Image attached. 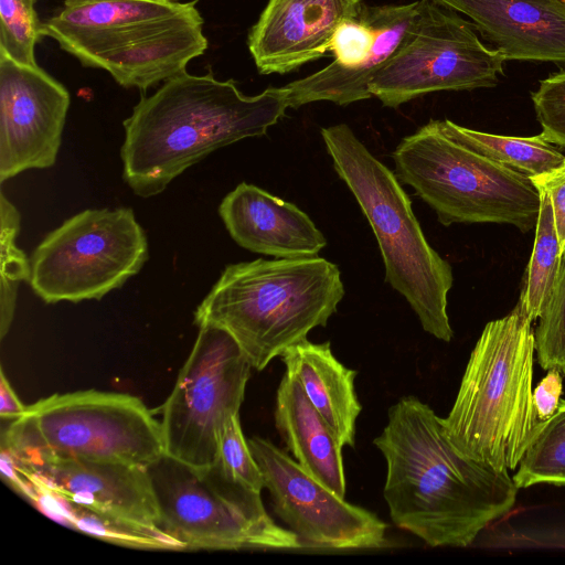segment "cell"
Segmentation results:
<instances>
[{"label":"cell","instance_id":"33","mask_svg":"<svg viewBox=\"0 0 565 565\" xmlns=\"http://www.w3.org/2000/svg\"><path fill=\"white\" fill-rule=\"evenodd\" d=\"M25 406L15 392L10 382L7 380L3 369L0 372V416L2 419L15 420L26 413Z\"/></svg>","mask_w":565,"mask_h":565},{"label":"cell","instance_id":"29","mask_svg":"<svg viewBox=\"0 0 565 565\" xmlns=\"http://www.w3.org/2000/svg\"><path fill=\"white\" fill-rule=\"evenodd\" d=\"M214 465L228 478L262 492L265 488L263 473L245 439L239 414L231 416L224 424L217 440Z\"/></svg>","mask_w":565,"mask_h":565},{"label":"cell","instance_id":"27","mask_svg":"<svg viewBox=\"0 0 565 565\" xmlns=\"http://www.w3.org/2000/svg\"><path fill=\"white\" fill-rule=\"evenodd\" d=\"M34 3L35 0H0V53L29 66H38L35 45L47 36Z\"/></svg>","mask_w":565,"mask_h":565},{"label":"cell","instance_id":"22","mask_svg":"<svg viewBox=\"0 0 565 565\" xmlns=\"http://www.w3.org/2000/svg\"><path fill=\"white\" fill-rule=\"evenodd\" d=\"M29 501L57 522L116 545L142 550H185L179 540L160 526L97 512L36 488L32 489Z\"/></svg>","mask_w":565,"mask_h":565},{"label":"cell","instance_id":"11","mask_svg":"<svg viewBox=\"0 0 565 565\" xmlns=\"http://www.w3.org/2000/svg\"><path fill=\"white\" fill-rule=\"evenodd\" d=\"M253 366L225 330L199 327L196 340L162 405L164 456L203 470L214 465L226 420L239 414Z\"/></svg>","mask_w":565,"mask_h":565},{"label":"cell","instance_id":"13","mask_svg":"<svg viewBox=\"0 0 565 565\" xmlns=\"http://www.w3.org/2000/svg\"><path fill=\"white\" fill-rule=\"evenodd\" d=\"M248 445L274 512L302 546L334 551L385 546L387 524L376 514L332 492L270 440L254 436Z\"/></svg>","mask_w":565,"mask_h":565},{"label":"cell","instance_id":"1","mask_svg":"<svg viewBox=\"0 0 565 565\" xmlns=\"http://www.w3.org/2000/svg\"><path fill=\"white\" fill-rule=\"evenodd\" d=\"M387 415L373 443L386 461L383 494L397 527L431 547H465L514 507L509 470L461 455L429 405L404 396Z\"/></svg>","mask_w":565,"mask_h":565},{"label":"cell","instance_id":"18","mask_svg":"<svg viewBox=\"0 0 565 565\" xmlns=\"http://www.w3.org/2000/svg\"><path fill=\"white\" fill-rule=\"evenodd\" d=\"M471 19L505 61L565 63L563 0H433Z\"/></svg>","mask_w":565,"mask_h":565},{"label":"cell","instance_id":"30","mask_svg":"<svg viewBox=\"0 0 565 565\" xmlns=\"http://www.w3.org/2000/svg\"><path fill=\"white\" fill-rule=\"evenodd\" d=\"M532 102L543 137L565 148V71L541 81Z\"/></svg>","mask_w":565,"mask_h":565},{"label":"cell","instance_id":"5","mask_svg":"<svg viewBox=\"0 0 565 565\" xmlns=\"http://www.w3.org/2000/svg\"><path fill=\"white\" fill-rule=\"evenodd\" d=\"M535 331L518 306L483 328L455 403L441 418L465 457L497 470H515L541 420L533 404Z\"/></svg>","mask_w":565,"mask_h":565},{"label":"cell","instance_id":"15","mask_svg":"<svg viewBox=\"0 0 565 565\" xmlns=\"http://www.w3.org/2000/svg\"><path fill=\"white\" fill-rule=\"evenodd\" d=\"M71 96L38 66L0 53V181L54 166Z\"/></svg>","mask_w":565,"mask_h":565},{"label":"cell","instance_id":"23","mask_svg":"<svg viewBox=\"0 0 565 565\" xmlns=\"http://www.w3.org/2000/svg\"><path fill=\"white\" fill-rule=\"evenodd\" d=\"M440 130L470 150L527 178L558 168L565 156L542 134L533 137L501 136L437 120Z\"/></svg>","mask_w":565,"mask_h":565},{"label":"cell","instance_id":"14","mask_svg":"<svg viewBox=\"0 0 565 565\" xmlns=\"http://www.w3.org/2000/svg\"><path fill=\"white\" fill-rule=\"evenodd\" d=\"M419 7L361 6L344 20L330 42L334 61L284 86L289 108L327 100L343 106L372 97L370 83L398 50Z\"/></svg>","mask_w":565,"mask_h":565},{"label":"cell","instance_id":"16","mask_svg":"<svg viewBox=\"0 0 565 565\" xmlns=\"http://www.w3.org/2000/svg\"><path fill=\"white\" fill-rule=\"evenodd\" d=\"M1 459L36 488L90 510L147 525L160 524V508L147 468L114 462L17 454L1 445Z\"/></svg>","mask_w":565,"mask_h":565},{"label":"cell","instance_id":"20","mask_svg":"<svg viewBox=\"0 0 565 565\" xmlns=\"http://www.w3.org/2000/svg\"><path fill=\"white\" fill-rule=\"evenodd\" d=\"M274 418L286 448L300 467L344 498L343 447L310 403L299 381L287 372L277 388Z\"/></svg>","mask_w":565,"mask_h":565},{"label":"cell","instance_id":"4","mask_svg":"<svg viewBox=\"0 0 565 565\" xmlns=\"http://www.w3.org/2000/svg\"><path fill=\"white\" fill-rule=\"evenodd\" d=\"M194 1L62 0L47 36L83 66L146 90L185 71L209 45Z\"/></svg>","mask_w":565,"mask_h":565},{"label":"cell","instance_id":"19","mask_svg":"<svg viewBox=\"0 0 565 565\" xmlns=\"http://www.w3.org/2000/svg\"><path fill=\"white\" fill-rule=\"evenodd\" d=\"M218 213L231 237L253 253L312 257L327 245L305 212L253 184L239 183L223 199Z\"/></svg>","mask_w":565,"mask_h":565},{"label":"cell","instance_id":"8","mask_svg":"<svg viewBox=\"0 0 565 565\" xmlns=\"http://www.w3.org/2000/svg\"><path fill=\"white\" fill-rule=\"evenodd\" d=\"M1 445L17 454L145 468L164 456L160 422L141 399L96 390L29 405L2 433Z\"/></svg>","mask_w":565,"mask_h":565},{"label":"cell","instance_id":"2","mask_svg":"<svg viewBox=\"0 0 565 565\" xmlns=\"http://www.w3.org/2000/svg\"><path fill=\"white\" fill-rule=\"evenodd\" d=\"M287 108L284 86L247 96L233 79L184 71L142 96L124 120L122 178L138 196H154L213 151L266 135Z\"/></svg>","mask_w":565,"mask_h":565},{"label":"cell","instance_id":"7","mask_svg":"<svg viewBox=\"0 0 565 565\" xmlns=\"http://www.w3.org/2000/svg\"><path fill=\"white\" fill-rule=\"evenodd\" d=\"M392 157L398 180L445 226L497 223L521 232L536 226L541 198L530 178L451 139L436 119L403 138Z\"/></svg>","mask_w":565,"mask_h":565},{"label":"cell","instance_id":"32","mask_svg":"<svg viewBox=\"0 0 565 565\" xmlns=\"http://www.w3.org/2000/svg\"><path fill=\"white\" fill-rule=\"evenodd\" d=\"M563 392V374L550 370L533 391V404L537 418L544 422L556 412Z\"/></svg>","mask_w":565,"mask_h":565},{"label":"cell","instance_id":"34","mask_svg":"<svg viewBox=\"0 0 565 565\" xmlns=\"http://www.w3.org/2000/svg\"><path fill=\"white\" fill-rule=\"evenodd\" d=\"M565 2V0H563Z\"/></svg>","mask_w":565,"mask_h":565},{"label":"cell","instance_id":"24","mask_svg":"<svg viewBox=\"0 0 565 565\" xmlns=\"http://www.w3.org/2000/svg\"><path fill=\"white\" fill-rule=\"evenodd\" d=\"M537 191L541 204L534 245L516 305L532 323L544 311L563 262L550 196L542 190Z\"/></svg>","mask_w":565,"mask_h":565},{"label":"cell","instance_id":"31","mask_svg":"<svg viewBox=\"0 0 565 565\" xmlns=\"http://www.w3.org/2000/svg\"><path fill=\"white\" fill-rule=\"evenodd\" d=\"M537 190L550 196L561 254H565V162L548 172L531 177Z\"/></svg>","mask_w":565,"mask_h":565},{"label":"cell","instance_id":"6","mask_svg":"<svg viewBox=\"0 0 565 565\" xmlns=\"http://www.w3.org/2000/svg\"><path fill=\"white\" fill-rule=\"evenodd\" d=\"M340 179L353 193L380 246L385 280L405 297L427 333L449 342L450 264L427 242L395 172L379 161L345 124L321 129Z\"/></svg>","mask_w":565,"mask_h":565},{"label":"cell","instance_id":"26","mask_svg":"<svg viewBox=\"0 0 565 565\" xmlns=\"http://www.w3.org/2000/svg\"><path fill=\"white\" fill-rule=\"evenodd\" d=\"M1 292H0V338L6 337L14 317L18 286L30 281L31 263L21 250L15 239L20 231V214L17 207L1 192Z\"/></svg>","mask_w":565,"mask_h":565},{"label":"cell","instance_id":"10","mask_svg":"<svg viewBox=\"0 0 565 565\" xmlns=\"http://www.w3.org/2000/svg\"><path fill=\"white\" fill-rule=\"evenodd\" d=\"M147 259V236L131 209L85 210L34 249L30 284L46 303L99 300L138 274Z\"/></svg>","mask_w":565,"mask_h":565},{"label":"cell","instance_id":"21","mask_svg":"<svg viewBox=\"0 0 565 565\" xmlns=\"http://www.w3.org/2000/svg\"><path fill=\"white\" fill-rule=\"evenodd\" d=\"M280 356L286 372L299 381L339 444L354 447L356 419L362 411L354 387L358 372L333 355L329 342L313 343L303 339Z\"/></svg>","mask_w":565,"mask_h":565},{"label":"cell","instance_id":"9","mask_svg":"<svg viewBox=\"0 0 565 565\" xmlns=\"http://www.w3.org/2000/svg\"><path fill=\"white\" fill-rule=\"evenodd\" d=\"M160 508L159 526L185 550H298V536L277 524L260 492L215 465L198 470L167 456L147 467Z\"/></svg>","mask_w":565,"mask_h":565},{"label":"cell","instance_id":"25","mask_svg":"<svg viewBox=\"0 0 565 565\" xmlns=\"http://www.w3.org/2000/svg\"><path fill=\"white\" fill-rule=\"evenodd\" d=\"M512 478L519 489L537 483L565 486V401L541 422Z\"/></svg>","mask_w":565,"mask_h":565},{"label":"cell","instance_id":"17","mask_svg":"<svg viewBox=\"0 0 565 565\" xmlns=\"http://www.w3.org/2000/svg\"><path fill=\"white\" fill-rule=\"evenodd\" d=\"M362 0H269L247 44L260 74H285L329 51L339 25Z\"/></svg>","mask_w":565,"mask_h":565},{"label":"cell","instance_id":"3","mask_svg":"<svg viewBox=\"0 0 565 565\" xmlns=\"http://www.w3.org/2000/svg\"><path fill=\"white\" fill-rule=\"evenodd\" d=\"M343 296L340 269L326 258H258L225 267L194 323L228 332L263 371L313 328L326 327Z\"/></svg>","mask_w":565,"mask_h":565},{"label":"cell","instance_id":"12","mask_svg":"<svg viewBox=\"0 0 565 565\" xmlns=\"http://www.w3.org/2000/svg\"><path fill=\"white\" fill-rule=\"evenodd\" d=\"M475 29L456 11L419 0L398 50L370 83L372 96L396 108L428 93L495 86L505 60Z\"/></svg>","mask_w":565,"mask_h":565},{"label":"cell","instance_id":"28","mask_svg":"<svg viewBox=\"0 0 565 565\" xmlns=\"http://www.w3.org/2000/svg\"><path fill=\"white\" fill-rule=\"evenodd\" d=\"M535 353L540 365L565 375V254L559 274L535 331Z\"/></svg>","mask_w":565,"mask_h":565}]
</instances>
